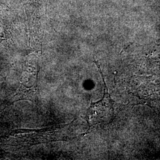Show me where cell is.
I'll list each match as a JSON object with an SVG mask.
<instances>
[{
  "mask_svg": "<svg viewBox=\"0 0 160 160\" xmlns=\"http://www.w3.org/2000/svg\"><path fill=\"white\" fill-rule=\"evenodd\" d=\"M114 114L113 102L109 93L104 92L102 100L92 103L87 113V119L90 125L92 126L108 123L112 120Z\"/></svg>",
  "mask_w": 160,
  "mask_h": 160,
  "instance_id": "1",
  "label": "cell"
}]
</instances>
